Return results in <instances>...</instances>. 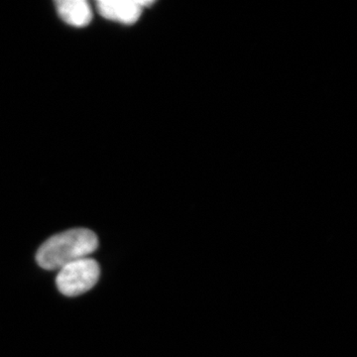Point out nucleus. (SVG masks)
<instances>
[{
	"mask_svg": "<svg viewBox=\"0 0 357 357\" xmlns=\"http://www.w3.org/2000/svg\"><path fill=\"white\" fill-rule=\"evenodd\" d=\"M150 4V1L134 0H100L98 2V9L100 15L107 20L132 24L139 20L143 7Z\"/></svg>",
	"mask_w": 357,
	"mask_h": 357,
	"instance_id": "7ed1b4c3",
	"label": "nucleus"
},
{
	"mask_svg": "<svg viewBox=\"0 0 357 357\" xmlns=\"http://www.w3.org/2000/svg\"><path fill=\"white\" fill-rule=\"evenodd\" d=\"M56 6L60 17L75 27H84L93 18L91 6L84 0H59Z\"/></svg>",
	"mask_w": 357,
	"mask_h": 357,
	"instance_id": "20e7f679",
	"label": "nucleus"
},
{
	"mask_svg": "<svg viewBox=\"0 0 357 357\" xmlns=\"http://www.w3.org/2000/svg\"><path fill=\"white\" fill-rule=\"evenodd\" d=\"M98 246V236L91 230L69 229L45 241L37 251L36 261L45 270H60L70 263L88 257Z\"/></svg>",
	"mask_w": 357,
	"mask_h": 357,
	"instance_id": "f257e3e1",
	"label": "nucleus"
},
{
	"mask_svg": "<svg viewBox=\"0 0 357 357\" xmlns=\"http://www.w3.org/2000/svg\"><path fill=\"white\" fill-rule=\"evenodd\" d=\"M100 265L95 259L84 258L59 270L56 284L59 291L68 297H76L88 292L98 283Z\"/></svg>",
	"mask_w": 357,
	"mask_h": 357,
	"instance_id": "f03ea898",
	"label": "nucleus"
}]
</instances>
